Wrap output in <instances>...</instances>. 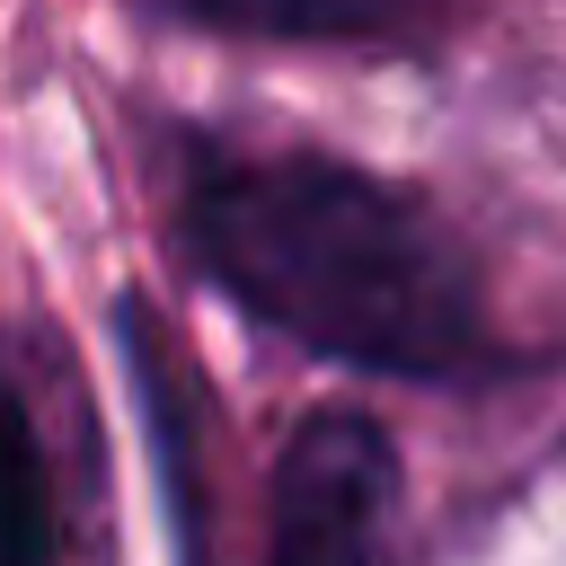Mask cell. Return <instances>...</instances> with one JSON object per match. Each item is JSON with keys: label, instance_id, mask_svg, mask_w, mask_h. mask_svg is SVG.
I'll use <instances>...</instances> for the list:
<instances>
[{"label": "cell", "instance_id": "cell-1", "mask_svg": "<svg viewBox=\"0 0 566 566\" xmlns=\"http://www.w3.org/2000/svg\"><path fill=\"white\" fill-rule=\"evenodd\" d=\"M186 239L248 318L327 363L398 380H442L478 363L486 318L469 265L416 203H398L363 168L301 150L203 159L186 186Z\"/></svg>", "mask_w": 566, "mask_h": 566}, {"label": "cell", "instance_id": "cell-2", "mask_svg": "<svg viewBox=\"0 0 566 566\" xmlns=\"http://www.w3.org/2000/svg\"><path fill=\"white\" fill-rule=\"evenodd\" d=\"M389 531H398L389 433L354 407H318L274 460L265 566H389Z\"/></svg>", "mask_w": 566, "mask_h": 566}, {"label": "cell", "instance_id": "cell-3", "mask_svg": "<svg viewBox=\"0 0 566 566\" xmlns=\"http://www.w3.org/2000/svg\"><path fill=\"white\" fill-rule=\"evenodd\" d=\"M159 9L239 35H283V44H389L416 35L442 0H159Z\"/></svg>", "mask_w": 566, "mask_h": 566}, {"label": "cell", "instance_id": "cell-4", "mask_svg": "<svg viewBox=\"0 0 566 566\" xmlns=\"http://www.w3.org/2000/svg\"><path fill=\"white\" fill-rule=\"evenodd\" d=\"M0 566H53V486L9 380H0Z\"/></svg>", "mask_w": 566, "mask_h": 566}]
</instances>
